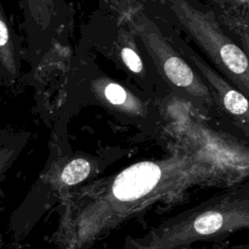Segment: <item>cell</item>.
<instances>
[{
    "label": "cell",
    "instance_id": "obj_1",
    "mask_svg": "<svg viewBox=\"0 0 249 249\" xmlns=\"http://www.w3.org/2000/svg\"><path fill=\"white\" fill-rule=\"evenodd\" d=\"M212 175L213 167L203 157L179 148L167 157L137 161L64 191L59 196L54 249H88L151 206L180 202L191 188Z\"/></svg>",
    "mask_w": 249,
    "mask_h": 249
},
{
    "label": "cell",
    "instance_id": "obj_2",
    "mask_svg": "<svg viewBox=\"0 0 249 249\" xmlns=\"http://www.w3.org/2000/svg\"><path fill=\"white\" fill-rule=\"evenodd\" d=\"M242 228H249V202L219 196L164 220L142 236L127 238L125 249H179Z\"/></svg>",
    "mask_w": 249,
    "mask_h": 249
},
{
    "label": "cell",
    "instance_id": "obj_3",
    "mask_svg": "<svg viewBox=\"0 0 249 249\" xmlns=\"http://www.w3.org/2000/svg\"><path fill=\"white\" fill-rule=\"evenodd\" d=\"M181 25L210 58L216 68L249 97V55L221 28L212 13L187 0H169Z\"/></svg>",
    "mask_w": 249,
    "mask_h": 249
},
{
    "label": "cell",
    "instance_id": "obj_4",
    "mask_svg": "<svg viewBox=\"0 0 249 249\" xmlns=\"http://www.w3.org/2000/svg\"><path fill=\"white\" fill-rule=\"evenodd\" d=\"M135 29L150 57L166 82L201 104L212 103L213 96L210 89L201 79L200 74L195 71L192 63L167 43L157 26L149 20H139L135 24Z\"/></svg>",
    "mask_w": 249,
    "mask_h": 249
},
{
    "label": "cell",
    "instance_id": "obj_5",
    "mask_svg": "<svg viewBox=\"0 0 249 249\" xmlns=\"http://www.w3.org/2000/svg\"><path fill=\"white\" fill-rule=\"evenodd\" d=\"M186 58L196 67L212 90L222 108L231 116L249 124V98L238 89L230 85L220 74L213 70L200 56L189 48H183Z\"/></svg>",
    "mask_w": 249,
    "mask_h": 249
},
{
    "label": "cell",
    "instance_id": "obj_6",
    "mask_svg": "<svg viewBox=\"0 0 249 249\" xmlns=\"http://www.w3.org/2000/svg\"><path fill=\"white\" fill-rule=\"evenodd\" d=\"M96 169L93 160L77 156L67 160L54 175V187L60 191H67L77 187L88 179Z\"/></svg>",
    "mask_w": 249,
    "mask_h": 249
},
{
    "label": "cell",
    "instance_id": "obj_7",
    "mask_svg": "<svg viewBox=\"0 0 249 249\" xmlns=\"http://www.w3.org/2000/svg\"><path fill=\"white\" fill-rule=\"evenodd\" d=\"M93 89L101 100L115 108L127 113L139 114L142 111V106L138 99L115 82L99 80L94 83Z\"/></svg>",
    "mask_w": 249,
    "mask_h": 249
},
{
    "label": "cell",
    "instance_id": "obj_8",
    "mask_svg": "<svg viewBox=\"0 0 249 249\" xmlns=\"http://www.w3.org/2000/svg\"><path fill=\"white\" fill-rule=\"evenodd\" d=\"M0 54H1V61L3 66H5L10 71L15 69V59L13 54V48H12V41L9 32L8 25L4 20V17L2 16L1 18V45H0Z\"/></svg>",
    "mask_w": 249,
    "mask_h": 249
},
{
    "label": "cell",
    "instance_id": "obj_9",
    "mask_svg": "<svg viewBox=\"0 0 249 249\" xmlns=\"http://www.w3.org/2000/svg\"><path fill=\"white\" fill-rule=\"evenodd\" d=\"M120 56L122 58V61L124 62V64L132 73H134L136 75H141L143 73L144 68H143L142 60H141L140 56L138 55V53L136 52V50L133 48V46L131 47L129 44L124 42L121 46Z\"/></svg>",
    "mask_w": 249,
    "mask_h": 249
},
{
    "label": "cell",
    "instance_id": "obj_10",
    "mask_svg": "<svg viewBox=\"0 0 249 249\" xmlns=\"http://www.w3.org/2000/svg\"><path fill=\"white\" fill-rule=\"evenodd\" d=\"M241 42L244 46V49L246 50V53L249 55V35L242 33L241 34Z\"/></svg>",
    "mask_w": 249,
    "mask_h": 249
},
{
    "label": "cell",
    "instance_id": "obj_11",
    "mask_svg": "<svg viewBox=\"0 0 249 249\" xmlns=\"http://www.w3.org/2000/svg\"><path fill=\"white\" fill-rule=\"evenodd\" d=\"M212 1H214V2H216V3H219V4H222V3L230 2V1H231V0H212Z\"/></svg>",
    "mask_w": 249,
    "mask_h": 249
}]
</instances>
